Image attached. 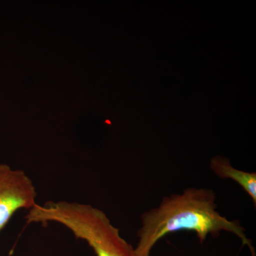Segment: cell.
Returning <instances> with one entry per match:
<instances>
[{
	"mask_svg": "<svg viewBox=\"0 0 256 256\" xmlns=\"http://www.w3.org/2000/svg\"><path fill=\"white\" fill-rule=\"evenodd\" d=\"M136 249L138 256H150L152 249L165 236L180 230L193 232L200 242L222 232L235 234L254 252L252 242L238 220H230L216 210L214 192L188 188L182 194L164 197L159 206L141 216Z\"/></svg>",
	"mask_w": 256,
	"mask_h": 256,
	"instance_id": "cell-1",
	"label": "cell"
},
{
	"mask_svg": "<svg viewBox=\"0 0 256 256\" xmlns=\"http://www.w3.org/2000/svg\"><path fill=\"white\" fill-rule=\"evenodd\" d=\"M25 220L28 224L54 222L64 226L76 238L87 242L96 256H138L107 215L90 204L66 201L36 204Z\"/></svg>",
	"mask_w": 256,
	"mask_h": 256,
	"instance_id": "cell-2",
	"label": "cell"
},
{
	"mask_svg": "<svg viewBox=\"0 0 256 256\" xmlns=\"http://www.w3.org/2000/svg\"><path fill=\"white\" fill-rule=\"evenodd\" d=\"M36 196V188L24 172L0 164V232L18 210L34 206Z\"/></svg>",
	"mask_w": 256,
	"mask_h": 256,
	"instance_id": "cell-3",
	"label": "cell"
},
{
	"mask_svg": "<svg viewBox=\"0 0 256 256\" xmlns=\"http://www.w3.org/2000/svg\"><path fill=\"white\" fill-rule=\"evenodd\" d=\"M210 169L222 178H230L240 185L256 205V174L236 169L227 158L217 156L212 158Z\"/></svg>",
	"mask_w": 256,
	"mask_h": 256,
	"instance_id": "cell-4",
	"label": "cell"
}]
</instances>
